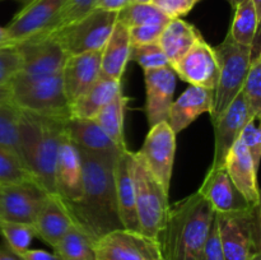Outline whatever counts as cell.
<instances>
[{
    "instance_id": "9c48e42d",
    "label": "cell",
    "mask_w": 261,
    "mask_h": 260,
    "mask_svg": "<svg viewBox=\"0 0 261 260\" xmlns=\"http://www.w3.org/2000/svg\"><path fill=\"white\" fill-rule=\"evenodd\" d=\"M175 152L176 134L167 121L149 127L142 149L135 152L167 193H170Z\"/></svg>"
},
{
    "instance_id": "8fae6325",
    "label": "cell",
    "mask_w": 261,
    "mask_h": 260,
    "mask_svg": "<svg viewBox=\"0 0 261 260\" xmlns=\"http://www.w3.org/2000/svg\"><path fill=\"white\" fill-rule=\"evenodd\" d=\"M47 195L33 181L0 185V222L32 224Z\"/></svg>"
},
{
    "instance_id": "7dc6e473",
    "label": "cell",
    "mask_w": 261,
    "mask_h": 260,
    "mask_svg": "<svg viewBox=\"0 0 261 260\" xmlns=\"http://www.w3.org/2000/svg\"><path fill=\"white\" fill-rule=\"evenodd\" d=\"M8 45H14L10 42L9 37H8L7 32H5L4 27H0V46H8Z\"/></svg>"
},
{
    "instance_id": "ba28073f",
    "label": "cell",
    "mask_w": 261,
    "mask_h": 260,
    "mask_svg": "<svg viewBox=\"0 0 261 260\" xmlns=\"http://www.w3.org/2000/svg\"><path fill=\"white\" fill-rule=\"evenodd\" d=\"M117 14L119 13L93 9L75 24L53 37L60 42L68 56L101 51L114 31Z\"/></svg>"
},
{
    "instance_id": "4fadbf2b",
    "label": "cell",
    "mask_w": 261,
    "mask_h": 260,
    "mask_svg": "<svg viewBox=\"0 0 261 260\" xmlns=\"http://www.w3.org/2000/svg\"><path fill=\"white\" fill-rule=\"evenodd\" d=\"M176 75L190 86L203 87L214 91L218 81V59L214 47L203 38H198L190 50L173 65H171Z\"/></svg>"
},
{
    "instance_id": "f1b7e54d",
    "label": "cell",
    "mask_w": 261,
    "mask_h": 260,
    "mask_svg": "<svg viewBox=\"0 0 261 260\" xmlns=\"http://www.w3.org/2000/svg\"><path fill=\"white\" fill-rule=\"evenodd\" d=\"M129 98L122 92L111 99L94 117L99 126L120 148L126 149L124 135V114Z\"/></svg>"
},
{
    "instance_id": "f6af8a7d",
    "label": "cell",
    "mask_w": 261,
    "mask_h": 260,
    "mask_svg": "<svg viewBox=\"0 0 261 260\" xmlns=\"http://www.w3.org/2000/svg\"><path fill=\"white\" fill-rule=\"evenodd\" d=\"M0 260H22V257L7 245H0Z\"/></svg>"
},
{
    "instance_id": "7a4b0ae2",
    "label": "cell",
    "mask_w": 261,
    "mask_h": 260,
    "mask_svg": "<svg viewBox=\"0 0 261 260\" xmlns=\"http://www.w3.org/2000/svg\"><path fill=\"white\" fill-rule=\"evenodd\" d=\"M216 212L199 191L170 205L157 237L162 260H201Z\"/></svg>"
},
{
    "instance_id": "d4e9b609",
    "label": "cell",
    "mask_w": 261,
    "mask_h": 260,
    "mask_svg": "<svg viewBox=\"0 0 261 260\" xmlns=\"http://www.w3.org/2000/svg\"><path fill=\"white\" fill-rule=\"evenodd\" d=\"M130 48L132 43L127 28L117 20L111 36L102 48L101 76L121 81L127 61L130 60Z\"/></svg>"
},
{
    "instance_id": "7402d4cb",
    "label": "cell",
    "mask_w": 261,
    "mask_h": 260,
    "mask_svg": "<svg viewBox=\"0 0 261 260\" xmlns=\"http://www.w3.org/2000/svg\"><path fill=\"white\" fill-rule=\"evenodd\" d=\"M73 224L63 200L58 195H47L36 214L32 226L36 236L54 249Z\"/></svg>"
},
{
    "instance_id": "d6986e66",
    "label": "cell",
    "mask_w": 261,
    "mask_h": 260,
    "mask_svg": "<svg viewBox=\"0 0 261 260\" xmlns=\"http://www.w3.org/2000/svg\"><path fill=\"white\" fill-rule=\"evenodd\" d=\"M56 195L65 203L76 200L83 193L82 160L76 145L64 135L55 167Z\"/></svg>"
},
{
    "instance_id": "5b68a950",
    "label": "cell",
    "mask_w": 261,
    "mask_h": 260,
    "mask_svg": "<svg viewBox=\"0 0 261 260\" xmlns=\"http://www.w3.org/2000/svg\"><path fill=\"white\" fill-rule=\"evenodd\" d=\"M214 51L218 59L219 73L214 89L213 109L209 114L212 124L241 93L251 63L252 46L239 45L227 35L223 42L214 47Z\"/></svg>"
},
{
    "instance_id": "681fc988",
    "label": "cell",
    "mask_w": 261,
    "mask_h": 260,
    "mask_svg": "<svg viewBox=\"0 0 261 260\" xmlns=\"http://www.w3.org/2000/svg\"><path fill=\"white\" fill-rule=\"evenodd\" d=\"M199 2H201V0H199ZM226 2L228 3V4L231 5V7L233 8V9H234V8H236L237 5L240 4V3H242V2H244V0H226Z\"/></svg>"
},
{
    "instance_id": "ffe728a7",
    "label": "cell",
    "mask_w": 261,
    "mask_h": 260,
    "mask_svg": "<svg viewBox=\"0 0 261 260\" xmlns=\"http://www.w3.org/2000/svg\"><path fill=\"white\" fill-rule=\"evenodd\" d=\"M115 190L120 219L124 229L139 232L135 209V186L132 171V152L124 149L119 153L114 165Z\"/></svg>"
},
{
    "instance_id": "ee69618b",
    "label": "cell",
    "mask_w": 261,
    "mask_h": 260,
    "mask_svg": "<svg viewBox=\"0 0 261 260\" xmlns=\"http://www.w3.org/2000/svg\"><path fill=\"white\" fill-rule=\"evenodd\" d=\"M18 255L22 257V260H61L60 257L55 254V252H54V254H51V252L43 251V250L28 249Z\"/></svg>"
},
{
    "instance_id": "c3c4849f",
    "label": "cell",
    "mask_w": 261,
    "mask_h": 260,
    "mask_svg": "<svg viewBox=\"0 0 261 260\" xmlns=\"http://www.w3.org/2000/svg\"><path fill=\"white\" fill-rule=\"evenodd\" d=\"M251 2H252V5H254L257 17H259L261 20V0H251Z\"/></svg>"
},
{
    "instance_id": "e0dca14e",
    "label": "cell",
    "mask_w": 261,
    "mask_h": 260,
    "mask_svg": "<svg viewBox=\"0 0 261 260\" xmlns=\"http://www.w3.org/2000/svg\"><path fill=\"white\" fill-rule=\"evenodd\" d=\"M101 58L102 50L70 55L66 58L61 71V78L70 107L101 76Z\"/></svg>"
},
{
    "instance_id": "60d3db41",
    "label": "cell",
    "mask_w": 261,
    "mask_h": 260,
    "mask_svg": "<svg viewBox=\"0 0 261 260\" xmlns=\"http://www.w3.org/2000/svg\"><path fill=\"white\" fill-rule=\"evenodd\" d=\"M163 28H165V25L162 24H145L127 28L130 43H132V46H134L157 42Z\"/></svg>"
},
{
    "instance_id": "9a60e30c",
    "label": "cell",
    "mask_w": 261,
    "mask_h": 260,
    "mask_svg": "<svg viewBox=\"0 0 261 260\" xmlns=\"http://www.w3.org/2000/svg\"><path fill=\"white\" fill-rule=\"evenodd\" d=\"M22 56V71L31 76L61 74L68 55L55 37L31 38L18 43Z\"/></svg>"
},
{
    "instance_id": "484cf974",
    "label": "cell",
    "mask_w": 261,
    "mask_h": 260,
    "mask_svg": "<svg viewBox=\"0 0 261 260\" xmlns=\"http://www.w3.org/2000/svg\"><path fill=\"white\" fill-rule=\"evenodd\" d=\"M200 36L201 33L196 30L195 25L177 18L171 19L165 25L157 42L165 53L171 66L177 63L190 50L191 46Z\"/></svg>"
},
{
    "instance_id": "b9f144b4",
    "label": "cell",
    "mask_w": 261,
    "mask_h": 260,
    "mask_svg": "<svg viewBox=\"0 0 261 260\" xmlns=\"http://www.w3.org/2000/svg\"><path fill=\"white\" fill-rule=\"evenodd\" d=\"M201 260H226L224 259L223 249H222L221 237H219L217 214L214 216L213 222H212L211 229H209L208 237H206L205 245H204L203 259Z\"/></svg>"
},
{
    "instance_id": "1f68e13d",
    "label": "cell",
    "mask_w": 261,
    "mask_h": 260,
    "mask_svg": "<svg viewBox=\"0 0 261 260\" xmlns=\"http://www.w3.org/2000/svg\"><path fill=\"white\" fill-rule=\"evenodd\" d=\"M117 20L126 28H132L145 24L166 25L171 19L152 3H129L119 12Z\"/></svg>"
},
{
    "instance_id": "52a82bcc",
    "label": "cell",
    "mask_w": 261,
    "mask_h": 260,
    "mask_svg": "<svg viewBox=\"0 0 261 260\" xmlns=\"http://www.w3.org/2000/svg\"><path fill=\"white\" fill-rule=\"evenodd\" d=\"M226 260H250L260 251V205L236 213H216Z\"/></svg>"
},
{
    "instance_id": "44dd1931",
    "label": "cell",
    "mask_w": 261,
    "mask_h": 260,
    "mask_svg": "<svg viewBox=\"0 0 261 260\" xmlns=\"http://www.w3.org/2000/svg\"><path fill=\"white\" fill-rule=\"evenodd\" d=\"M214 91L203 87L189 86V88L172 102L168 114V125L175 134L185 130L201 114H211L213 109Z\"/></svg>"
},
{
    "instance_id": "603a6c76",
    "label": "cell",
    "mask_w": 261,
    "mask_h": 260,
    "mask_svg": "<svg viewBox=\"0 0 261 260\" xmlns=\"http://www.w3.org/2000/svg\"><path fill=\"white\" fill-rule=\"evenodd\" d=\"M65 133L79 149L87 152L117 157L124 150L112 142L94 119L69 117L65 122Z\"/></svg>"
},
{
    "instance_id": "8992f818",
    "label": "cell",
    "mask_w": 261,
    "mask_h": 260,
    "mask_svg": "<svg viewBox=\"0 0 261 260\" xmlns=\"http://www.w3.org/2000/svg\"><path fill=\"white\" fill-rule=\"evenodd\" d=\"M132 171L139 232L144 236L157 240L170 208L168 193L165 191L162 185L155 180L134 152H132Z\"/></svg>"
},
{
    "instance_id": "f35d334b",
    "label": "cell",
    "mask_w": 261,
    "mask_h": 260,
    "mask_svg": "<svg viewBox=\"0 0 261 260\" xmlns=\"http://www.w3.org/2000/svg\"><path fill=\"white\" fill-rule=\"evenodd\" d=\"M256 120L247 122L246 126L242 130L240 139L242 140L247 152L251 155L255 168L259 171V163L261 158V130L256 125V122H255Z\"/></svg>"
},
{
    "instance_id": "3957f363",
    "label": "cell",
    "mask_w": 261,
    "mask_h": 260,
    "mask_svg": "<svg viewBox=\"0 0 261 260\" xmlns=\"http://www.w3.org/2000/svg\"><path fill=\"white\" fill-rule=\"evenodd\" d=\"M68 119L19 110L18 126L23 162L35 183L50 195H56L55 167Z\"/></svg>"
},
{
    "instance_id": "4dcf8cb0",
    "label": "cell",
    "mask_w": 261,
    "mask_h": 260,
    "mask_svg": "<svg viewBox=\"0 0 261 260\" xmlns=\"http://www.w3.org/2000/svg\"><path fill=\"white\" fill-rule=\"evenodd\" d=\"M94 8H96V0H63L60 12L50 30L43 35L33 38H46L56 36L58 33L63 32L66 28L79 22L82 18L89 14Z\"/></svg>"
},
{
    "instance_id": "277c9868",
    "label": "cell",
    "mask_w": 261,
    "mask_h": 260,
    "mask_svg": "<svg viewBox=\"0 0 261 260\" xmlns=\"http://www.w3.org/2000/svg\"><path fill=\"white\" fill-rule=\"evenodd\" d=\"M14 107L22 111L58 117H71L61 74L31 76L18 74L9 83Z\"/></svg>"
},
{
    "instance_id": "4316f807",
    "label": "cell",
    "mask_w": 261,
    "mask_h": 260,
    "mask_svg": "<svg viewBox=\"0 0 261 260\" xmlns=\"http://www.w3.org/2000/svg\"><path fill=\"white\" fill-rule=\"evenodd\" d=\"M120 92H122L121 81L99 76L96 83L71 105V116L78 119H94Z\"/></svg>"
},
{
    "instance_id": "e575fe53",
    "label": "cell",
    "mask_w": 261,
    "mask_h": 260,
    "mask_svg": "<svg viewBox=\"0 0 261 260\" xmlns=\"http://www.w3.org/2000/svg\"><path fill=\"white\" fill-rule=\"evenodd\" d=\"M0 233L4 237L5 245L17 254L30 249L33 237H36L32 224L20 222H0Z\"/></svg>"
},
{
    "instance_id": "83f0119b",
    "label": "cell",
    "mask_w": 261,
    "mask_h": 260,
    "mask_svg": "<svg viewBox=\"0 0 261 260\" xmlns=\"http://www.w3.org/2000/svg\"><path fill=\"white\" fill-rule=\"evenodd\" d=\"M96 240L73 224L54 251L61 260H96Z\"/></svg>"
},
{
    "instance_id": "5bb4252c",
    "label": "cell",
    "mask_w": 261,
    "mask_h": 260,
    "mask_svg": "<svg viewBox=\"0 0 261 260\" xmlns=\"http://www.w3.org/2000/svg\"><path fill=\"white\" fill-rule=\"evenodd\" d=\"M255 119L245 101L242 93H240L233 99L226 111L213 122L214 126V157L211 168H217L224 166L229 150L234 143L240 139L244 127L247 122L254 121Z\"/></svg>"
},
{
    "instance_id": "30bf717a",
    "label": "cell",
    "mask_w": 261,
    "mask_h": 260,
    "mask_svg": "<svg viewBox=\"0 0 261 260\" xmlns=\"http://www.w3.org/2000/svg\"><path fill=\"white\" fill-rule=\"evenodd\" d=\"M96 260H162V256L157 240L122 228L97 240Z\"/></svg>"
},
{
    "instance_id": "8d00e7d4",
    "label": "cell",
    "mask_w": 261,
    "mask_h": 260,
    "mask_svg": "<svg viewBox=\"0 0 261 260\" xmlns=\"http://www.w3.org/2000/svg\"><path fill=\"white\" fill-rule=\"evenodd\" d=\"M130 60H134L135 63L139 64L143 70H153V69L170 66V63L158 42L132 46Z\"/></svg>"
},
{
    "instance_id": "2e32d148",
    "label": "cell",
    "mask_w": 261,
    "mask_h": 260,
    "mask_svg": "<svg viewBox=\"0 0 261 260\" xmlns=\"http://www.w3.org/2000/svg\"><path fill=\"white\" fill-rule=\"evenodd\" d=\"M145 106L149 127L167 121L173 93L176 88V74L171 66L144 70Z\"/></svg>"
},
{
    "instance_id": "7bdbcfd3",
    "label": "cell",
    "mask_w": 261,
    "mask_h": 260,
    "mask_svg": "<svg viewBox=\"0 0 261 260\" xmlns=\"http://www.w3.org/2000/svg\"><path fill=\"white\" fill-rule=\"evenodd\" d=\"M130 0H96V8L94 9H101L105 12L119 13L126 7Z\"/></svg>"
},
{
    "instance_id": "d590c367",
    "label": "cell",
    "mask_w": 261,
    "mask_h": 260,
    "mask_svg": "<svg viewBox=\"0 0 261 260\" xmlns=\"http://www.w3.org/2000/svg\"><path fill=\"white\" fill-rule=\"evenodd\" d=\"M33 181L31 173L14 153L0 147V185Z\"/></svg>"
},
{
    "instance_id": "f907efd6",
    "label": "cell",
    "mask_w": 261,
    "mask_h": 260,
    "mask_svg": "<svg viewBox=\"0 0 261 260\" xmlns=\"http://www.w3.org/2000/svg\"><path fill=\"white\" fill-rule=\"evenodd\" d=\"M130 3H152V0H130Z\"/></svg>"
},
{
    "instance_id": "6da1fadb",
    "label": "cell",
    "mask_w": 261,
    "mask_h": 260,
    "mask_svg": "<svg viewBox=\"0 0 261 260\" xmlns=\"http://www.w3.org/2000/svg\"><path fill=\"white\" fill-rule=\"evenodd\" d=\"M78 150L83 171V193L76 200L63 203L74 224L97 241L110 232L124 228L115 190L114 165L116 157L79 148Z\"/></svg>"
},
{
    "instance_id": "bcb514c9",
    "label": "cell",
    "mask_w": 261,
    "mask_h": 260,
    "mask_svg": "<svg viewBox=\"0 0 261 260\" xmlns=\"http://www.w3.org/2000/svg\"><path fill=\"white\" fill-rule=\"evenodd\" d=\"M0 105H7V106H14L12 102L9 87L2 86L0 84Z\"/></svg>"
},
{
    "instance_id": "7c38bea8",
    "label": "cell",
    "mask_w": 261,
    "mask_h": 260,
    "mask_svg": "<svg viewBox=\"0 0 261 260\" xmlns=\"http://www.w3.org/2000/svg\"><path fill=\"white\" fill-rule=\"evenodd\" d=\"M63 0H31L5 28L10 42L18 45L43 35L60 12Z\"/></svg>"
},
{
    "instance_id": "d6a6232c",
    "label": "cell",
    "mask_w": 261,
    "mask_h": 260,
    "mask_svg": "<svg viewBox=\"0 0 261 260\" xmlns=\"http://www.w3.org/2000/svg\"><path fill=\"white\" fill-rule=\"evenodd\" d=\"M18 119H19V110L17 107L0 105V147L14 153L24 165L22 149H20Z\"/></svg>"
},
{
    "instance_id": "ac0fdd59",
    "label": "cell",
    "mask_w": 261,
    "mask_h": 260,
    "mask_svg": "<svg viewBox=\"0 0 261 260\" xmlns=\"http://www.w3.org/2000/svg\"><path fill=\"white\" fill-rule=\"evenodd\" d=\"M198 191L211 203L216 213H236L251 208L224 166L209 168Z\"/></svg>"
},
{
    "instance_id": "ab89813d",
    "label": "cell",
    "mask_w": 261,
    "mask_h": 260,
    "mask_svg": "<svg viewBox=\"0 0 261 260\" xmlns=\"http://www.w3.org/2000/svg\"><path fill=\"white\" fill-rule=\"evenodd\" d=\"M199 0H152L163 14L170 19H177L189 14Z\"/></svg>"
},
{
    "instance_id": "836d02e7",
    "label": "cell",
    "mask_w": 261,
    "mask_h": 260,
    "mask_svg": "<svg viewBox=\"0 0 261 260\" xmlns=\"http://www.w3.org/2000/svg\"><path fill=\"white\" fill-rule=\"evenodd\" d=\"M241 93L255 119L261 116V58L259 50H252L251 63Z\"/></svg>"
},
{
    "instance_id": "74e56055",
    "label": "cell",
    "mask_w": 261,
    "mask_h": 260,
    "mask_svg": "<svg viewBox=\"0 0 261 260\" xmlns=\"http://www.w3.org/2000/svg\"><path fill=\"white\" fill-rule=\"evenodd\" d=\"M20 71L22 56L18 46H0V84L8 87Z\"/></svg>"
},
{
    "instance_id": "cb8c5ba5",
    "label": "cell",
    "mask_w": 261,
    "mask_h": 260,
    "mask_svg": "<svg viewBox=\"0 0 261 260\" xmlns=\"http://www.w3.org/2000/svg\"><path fill=\"white\" fill-rule=\"evenodd\" d=\"M224 167L247 203L251 206L260 205V194L256 178L257 170L241 139L237 140L229 150Z\"/></svg>"
},
{
    "instance_id": "f546056e",
    "label": "cell",
    "mask_w": 261,
    "mask_h": 260,
    "mask_svg": "<svg viewBox=\"0 0 261 260\" xmlns=\"http://www.w3.org/2000/svg\"><path fill=\"white\" fill-rule=\"evenodd\" d=\"M260 18L257 17L251 0H244L234 8V17L228 36L239 45L251 47L259 36Z\"/></svg>"
},
{
    "instance_id": "816d5d0a",
    "label": "cell",
    "mask_w": 261,
    "mask_h": 260,
    "mask_svg": "<svg viewBox=\"0 0 261 260\" xmlns=\"http://www.w3.org/2000/svg\"><path fill=\"white\" fill-rule=\"evenodd\" d=\"M250 260H261V254L255 255V256H252L251 259H250Z\"/></svg>"
}]
</instances>
